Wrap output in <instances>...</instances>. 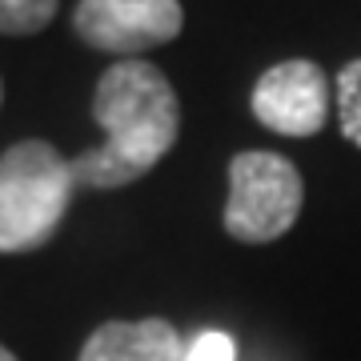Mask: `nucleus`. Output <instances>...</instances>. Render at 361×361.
<instances>
[{
	"label": "nucleus",
	"instance_id": "6e6552de",
	"mask_svg": "<svg viewBox=\"0 0 361 361\" xmlns=\"http://www.w3.org/2000/svg\"><path fill=\"white\" fill-rule=\"evenodd\" d=\"M337 121H341V137L361 149V61H349L337 73Z\"/></svg>",
	"mask_w": 361,
	"mask_h": 361
},
{
	"label": "nucleus",
	"instance_id": "0eeeda50",
	"mask_svg": "<svg viewBox=\"0 0 361 361\" xmlns=\"http://www.w3.org/2000/svg\"><path fill=\"white\" fill-rule=\"evenodd\" d=\"M61 0H0V32L4 37H32L52 25Z\"/></svg>",
	"mask_w": 361,
	"mask_h": 361
},
{
	"label": "nucleus",
	"instance_id": "9b49d317",
	"mask_svg": "<svg viewBox=\"0 0 361 361\" xmlns=\"http://www.w3.org/2000/svg\"><path fill=\"white\" fill-rule=\"evenodd\" d=\"M0 97H4V85H0Z\"/></svg>",
	"mask_w": 361,
	"mask_h": 361
},
{
	"label": "nucleus",
	"instance_id": "20e7f679",
	"mask_svg": "<svg viewBox=\"0 0 361 361\" xmlns=\"http://www.w3.org/2000/svg\"><path fill=\"white\" fill-rule=\"evenodd\" d=\"M180 0H80L73 8V28L89 49L137 61L180 32Z\"/></svg>",
	"mask_w": 361,
	"mask_h": 361
},
{
	"label": "nucleus",
	"instance_id": "1a4fd4ad",
	"mask_svg": "<svg viewBox=\"0 0 361 361\" xmlns=\"http://www.w3.org/2000/svg\"><path fill=\"white\" fill-rule=\"evenodd\" d=\"M180 361H237V345L229 334L221 329H205L193 341H185V357Z\"/></svg>",
	"mask_w": 361,
	"mask_h": 361
},
{
	"label": "nucleus",
	"instance_id": "39448f33",
	"mask_svg": "<svg viewBox=\"0 0 361 361\" xmlns=\"http://www.w3.org/2000/svg\"><path fill=\"white\" fill-rule=\"evenodd\" d=\"M249 109L277 137H313L329 116V80L313 61H281L261 73Z\"/></svg>",
	"mask_w": 361,
	"mask_h": 361
},
{
	"label": "nucleus",
	"instance_id": "9d476101",
	"mask_svg": "<svg viewBox=\"0 0 361 361\" xmlns=\"http://www.w3.org/2000/svg\"><path fill=\"white\" fill-rule=\"evenodd\" d=\"M0 361H20V357H13V349H4V345H0Z\"/></svg>",
	"mask_w": 361,
	"mask_h": 361
},
{
	"label": "nucleus",
	"instance_id": "7ed1b4c3",
	"mask_svg": "<svg viewBox=\"0 0 361 361\" xmlns=\"http://www.w3.org/2000/svg\"><path fill=\"white\" fill-rule=\"evenodd\" d=\"M305 205V180L293 161L253 149L229 161L225 233L245 245H269L297 225Z\"/></svg>",
	"mask_w": 361,
	"mask_h": 361
},
{
	"label": "nucleus",
	"instance_id": "f03ea898",
	"mask_svg": "<svg viewBox=\"0 0 361 361\" xmlns=\"http://www.w3.org/2000/svg\"><path fill=\"white\" fill-rule=\"evenodd\" d=\"M77 193L73 161L49 141H16L0 157V253H28L52 241Z\"/></svg>",
	"mask_w": 361,
	"mask_h": 361
},
{
	"label": "nucleus",
	"instance_id": "423d86ee",
	"mask_svg": "<svg viewBox=\"0 0 361 361\" xmlns=\"http://www.w3.org/2000/svg\"><path fill=\"white\" fill-rule=\"evenodd\" d=\"M185 337L165 317L145 322H104L80 345L77 361H180Z\"/></svg>",
	"mask_w": 361,
	"mask_h": 361
},
{
	"label": "nucleus",
	"instance_id": "f257e3e1",
	"mask_svg": "<svg viewBox=\"0 0 361 361\" xmlns=\"http://www.w3.org/2000/svg\"><path fill=\"white\" fill-rule=\"evenodd\" d=\"M92 121L104 129V141L73 157V177L85 189H121L141 180L177 145L180 104L157 65L116 61L97 80Z\"/></svg>",
	"mask_w": 361,
	"mask_h": 361
}]
</instances>
